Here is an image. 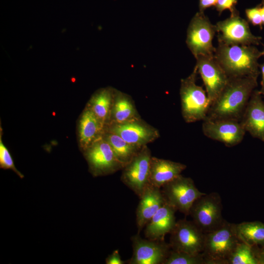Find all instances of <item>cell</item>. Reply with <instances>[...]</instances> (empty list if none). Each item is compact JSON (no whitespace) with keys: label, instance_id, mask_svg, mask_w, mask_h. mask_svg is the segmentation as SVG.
Wrapping results in <instances>:
<instances>
[{"label":"cell","instance_id":"cell-1","mask_svg":"<svg viewBox=\"0 0 264 264\" xmlns=\"http://www.w3.org/2000/svg\"><path fill=\"white\" fill-rule=\"evenodd\" d=\"M257 79L254 77L229 78L211 104L206 118L240 121L252 92L258 86Z\"/></svg>","mask_w":264,"mask_h":264},{"label":"cell","instance_id":"cell-2","mask_svg":"<svg viewBox=\"0 0 264 264\" xmlns=\"http://www.w3.org/2000/svg\"><path fill=\"white\" fill-rule=\"evenodd\" d=\"M262 52L254 45H226L218 43L214 56L229 78L258 77V60Z\"/></svg>","mask_w":264,"mask_h":264},{"label":"cell","instance_id":"cell-3","mask_svg":"<svg viewBox=\"0 0 264 264\" xmlns=\"http://www.w3.org/2000/svg\"><path fill=\"white\" fill-rule=\"evenodd\" d=\"M241 241L236 224L224 220L218 228L205 234L202 254L206 264H227L230 256Z\"/></svg>","mask_w":264,"mask_h":264},{"label":"cell","instance_id":"cell-4","mask_svg":"<svg viewBox=\"0 0 264 264\" xmlns=\"http://www.w3.org/2000/svg\"><path fill=\"white\" fill-rule=\"evenodd\" d=\"M198 74L195 66L192 73L180 81L181 114L188 123L205 120L210 107L206 90L196 84Z\"/></svg>","mask_w":264,"mask_h":264},{"label":"cell","instance_id":"cell-5","mask_svg":"<svg viewBox=\"0 0 264 264\" xmlns=\"http://www.w3.org/2000/svg\"><path fill=\"white\" fill-rule=\"evenodd\" d=\"M216 33L215 25L204 12L199 11L194 15L187 28L186 43L195 58L214 54L213 39Z\"/></svg>","mask_w":264,"mask_h":264},{"label":"cell","instance_id":"cell-6","mask_svg":"<svg viewBox=\"0 0 264 264\" xmlns=\"http://www.w3.org/2000/svg\"><path fill=\"white\" fill-rule=\"evenodd\" d=\"M222 204L217 192L205 194L197 199L189 212L192 221L204 233L211 232L220 226L223 221Z\"/></svg>","mask_w":264,"mask_h":264},{"label":"cell","instance_id":"cell-7","mask_svg":"<svg viewBox=\"0 0 264 264\" xmlns=\"http://www.w3.org/2000/svg\"><path fill=\"white\" fill-rule=\"evenodd\" d=\"M161 189L166 201L185 216L189 215L195 200L206 194L198 190L191 178L181 175L164 184Z\"/></svg>","mask_w":264,"mask_h":264},{"label":"cell","instance_id":"cell-8","mask_svg":"<svg viewBox=\"0 0 264 264\" xmlns=\"http://www.w3.org/2000/svg\"><path fill=\"white\" fill-rule=\"evenodd\" d=\"M218 42L226 45H258L262 38L254 35L248 22L240 16L237 10L224 20L215 24Z\"/></svg>","mask_w":264,"mask_h":264},{"label":"cell","instance_id":"cell-9","mask_svg":"<svg viewBox=\"0 0 264 264\" xmlns=\"http://www.w3.org/2000/svg\"><path fill=\"white\" fill-rule=\"evenodd\" d=\"M89 171L95 177L112 174L124 166L115 156L109 143L102 136L83 151Z\"/></svg>","mask_w":264,"mask_h":264},{"label":"cell","instance_id":"cell-10","mask_svg":"<svg viewBox=\"0 0 264 264\" xmlns=\"http://www.w3.org/2000/svg\"><path fill=\"white\" fill-rule=\"evenodd\" d=\"M151 152L143 146L122 169L121 180L140 198L149 185Z\"/></svg>","mask_w":264,"mask_h":264},{"label":"cell","instance_id":"cell-11","mask_svg":"<svg viewBox=\"0 0 264 264\" xmlns=\"http://www.w3.org/2000/svg\"><path fill=\"white\" fill-rule=\"evenodd\" d=\"M170 234L169 244L172 250L191 254L202 253L205 233L192 220L177 221Z\"/></svg>","mask_w":264,"mask_h":264},{"label":"cell","instance_id":"cell-12","mask_svg":"<svg viewBox=\"0 0 264 264\" xmlns=\"http://www.w3.org/2000/svg\"><path fill=\"white\" fill-rule=\"evenodd\" d=\"M196 66L205 88L211 104L227 85L229 78L215 58L214 54L195 58Z\"/></svg>","mask_w":264,"mask_h":264},{"label":"cell","instance_id":"cell-13","mask_svg":"<svg viewBox=\"0 0 264 264\" xmlns=\"http://www.w3.org/2000/svg\"><path fill=\"white\" fill-rule=\"evenodd\" d=\"M133 253L129 264H164L171 250L165 240L143 239L139 233L131 238Z\"/></svg>","mask_w":264,"mask_h":264},{"label":"cell","instance_id":"cell-14","mask_svg":"<svg viewBox=\"0 0 264 264\" xmlns=\"http://www.w3.org/2000/svg\"><path fill=\"white\" fill-rule=\"evenodd\" d=\"M105 130L118 134L130 144L139 148L154 142L160 136L156 128L141 118L123 123L109 124Z\"/></svg>","mask_w":264,"mask_h":264},{"label":"cell","instance_id":"cell-15","mask_svg":"<svg viewBox=\"0 0 264 264\" xmlns=\"http://www.w3.org/2000/svg\"><path fill=\"white\" fill-rule=\"evenodd\" d=\"M202 131L207 137L221 142L228 147L240 144L246 132L240 121L232 119L206 118L202 122Z\"/></svg>","mask_w":264,"mask_h":264},{"label":"cell","instance_id":"cell-16","mask_svg":"<svg viewBox=\"0 0 264 264\" xmlns=\"http://www.w3.org/2000/svg\"><path fill=\"white\" fill-rule=\"evenodd\" d=\"M259 90L252 92L240 120L246 132L264 142V101Z\"/></svg>","mask_w":264,"mask_h":264},{"label":"cell","instance_id":"cell-17","mask_svg":"<svg viewBox=\"0 0 264 264\" xmlns=\"http://www.w3.org/2000/svg\"><path fill=\"white\" fill-rule=\"evenodd\" d=\"M176 211L166 201L145 225V238L153 240H164L165 236L171 232L176 224Z\"/></svg>","mask_w":264,"mask_h":264},{"label":"cell","instance_id":"cell-18","mask_svg":"<svg viewBox=\"0 0 264 264\" xmlns=\"http://www.w3.org/2000/svg\"><path fill=\"white\" fill-rule=\"evenodd\" d=\"M136 212L137 233H140L146 224L166 202L161 188L149 185L144 190Z\"/></svg>","mask_w":264,"mask_h":264},{"label":"cell","instance_id":"cell-19","mask_svg":"<svg viewBox=\"0 0 264 264\" xmlns=\"http://www.w3.org/2000/svg\"><path fill=\"white\" fill-rule=\"evenodd\" d=\"M186 165L170 160L152 156L149 185L161 188L164 184L181 175Z\"/></svg>","mask_w":264,"mask_h":264},{"label":"cell","instance_id":"cell-20","mask_svg":"<svg viewBox=\"0 0 264 264\" xmlns=\"http://www.w3.org/2000/svg\"><path fill=\"white\" fill-rule=\"evenodd\" d=\"M105 128L93 112L86 107L78 124L79 145L82 151L103 136Z\"/></svg>","mask_w":264,"mask_h":264},{"label":"cell","instance_id":"cell-21","mask_svg":"<svg viewBox=\"0 0 264 264\" xmlns=\"http://www.w3.org/2000/svg\"><path fill=\"white\" fill-rule=\"evenodd\" d=\"M139 118L141 117L132 97L115 88L110 120L108 125L123 123Z\"/></svg>","mask_w":264,"mask_h":264},{"label":"cell","instance_id":"cell-22","mask_svg":"<svg viewBox=\"0 0 264 264\" xmlns=\"http://www.w3.org/2000/svg\"><path fill=\"white\" fill-rule=\"evenodd\" d=\"M114 90L115 88L111 87L97 90L92 95L86 106L105 127L110 122Z\"/></svg>","mask_w":264,"mask_h":264},{"label":"cell","instance_id":"cell-23","mask_svg":"<svg viewBox=\"0 0 264 264\" xmlns=\"http://www.w3.org/2000/svg\"><path fill=\"white\" fill-rule=\"evenodd\" d=\"M103 137L109 143L115 156L124 167L142 148L130 144L118 134L106 130Z\"/></svg>","mask_w":264,"mask_h":264},{"label":"cell","instance_id":"cell-24","mask_svg":"<svg viewBox=\"0 0 264 264\" xmlns=\"http://www.w3.org/2000/svg\"><path fill=\"white\" fill-rule=\"evenodd\" d=\"M240 240L253 246L264 247V223L259 221H245L236 224Z\"/></svg>","mask_w":264,"mask_h":264},{"label":"cell","instance_id":"cell-25","mask_svg":"<svg viewBox=\"0 0 264 264\" xmlns=\"http://www.w3.org/2000/svg\"><path fill=\"white\" fill-rule=\"evenodd\" d=\"M241 241L230 256L227 264H260L261 250Z\"/></svg>","mask_w":264,"mask_h":264},{"label":"cell","instance_id":"cell-26","mask_svg":"<svg viewBox=\"0 0 264 264\" xmlns=\"http://www.w3.org/2000/svg\"><path fill=\"white\" fill-rule=\"evenodd\" d=\"M164 264H206L202 253L191 254L171 249Z\"/></svg>","mask_w":264,"mask_h":264},{"label":"cell","instance_id":"cell-27","mask_svg":"<svg viewBox=\"0 0 264 264\" xmlns=\"http://www.w3.org/2000/svg\"><path fill=\"white\" fill-rule=\"evenodd\" d=\"M0 167L3 169H11L21 178L24 177L16 168L13 158L6 147L3 144L1 139V132L0 135Z\"/></svg>","mask_w":264,"mask_h":264},{"label":"cell","instance_id":"cell-28","mask_svg":"<svg viewBox=\"0 0 264 264\" xmlns=\"http://www.w3.org/2000/svg\"><path fill=\"white\" fill-rule=\"evenodd\" d=\"M260 9V4L255 7L246 9L245 13L248 22L254 26H259L262 29L263 24Z\"/></svg>","mask_w":264,"mask_h":264},{"label":"cell","instance_id":"cell-29","mask_svg":"<svg viewBox=\"0 0 264 264\" xmlns=\"http://www.w3.org/2000/svg\"><path fill=\"white\" fill-rule=\"evenodd\" d=\"M238 0H218L215 6L216 10L219 15L225 10H229L231 13L237 10L235 6L237 4Z\"/></svg>","mask_w":264,"mask_h":264},{"label":"cell","instance_id":"cell-30","mask_svg":"<svg viewBox=\"0 0 264 264\" xmlns=\"http://www.w3.org/2000/svg\"><path fill=\"white\" fill-rule=\"evenodd\" d=\"M126 262L121 259L118 250H114L106 259V264H124Z\"/></svg>","mask_w":264,"mask_h":264},{"label":"cell","instance_id":"cell-31","mask_svg":"<svg viewBox=\"0 0 264 264\" xmlns=\"http://www.w3.org/2000/svg\"><path fill=\"white\" fill-rule=\"evenodd\" d=\"M218 0H199V12H204L208 8L215 6Z\"/></svg>","mask_w":264,"mask_h":264},{"label":"cell","instance_id":"cell-32","mask_svg":"<svg viewBox=\"0 0 264 264\" xmlns=\"http://www.w3.org/2000/svg\"><path fill=\"white\" fill-rule=\"evenodd\" d=\"M260 73L262 74V80L261 81V88L259 90L261 94L264 97V63L259 66Z\"/></svg>","mask_w":264,"mask_h":264},{"label":"cell","instance_id":"cell-33","mask_svg":"<svg viewBox=\"0 0 264 264\" xmlns=\"http://www.w3.org/2000/svg\"><path fill=\"white\" fill-rule=\"evenodd\" d=\"M260 13L262 17L263 24L264 25V0L260 4Z\"/></svg>","mask_w":264,"mask_h":264},{"label":"cell","instance_id":"cell-34","mask_svg":"<svg viewBox=\"0 0 264 264\" xmlns=\"http://www.w3.org/2000/svg\"><path fill=\"white\" fill-rule=\"evenodd\" d=\"M262 56H264V50L262 51Z\"/></svg>","mask_w":264,"mask_h":264}]
</instances>
